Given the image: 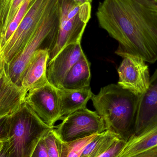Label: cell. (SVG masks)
Instances as JSON below:
<instances>
[{
    "label": "cell",
    "instance_id": "24",
    "mask_svg": "<svg viewBox=\"0 0 157 157\" xmlns=\"http://www.w3.org/2000/svg\"><path fill=\"white\" fill-rule=\"evenodd\" d=\"M130 157H157V146Z\"/></svg>",
    "mask_w": 157,
    "mask_h": 157
},
{
    "label": "cell",
    "instance_id": "3",
    "mask_svg": "<svg viewBox=\"0 0 157 157\" xmlns=\"http://www.w3.org/2000/svg\"><path fill=\"white\" fill-rule=\"evenodd\" d=\"M55 127L44 123L24 102L9 115L6 157H31L40 141Z\"/></svg>",
    "mask_w": 157,
    "mask_h": 157
},
{
    "label": "cell",
    "instance_id": "18",
    "mask_svg": "<svg viewBox=\"0 0 157 157\" xmlns=\"http://www.w3.org/2000/svg\"><path fill=\"white\" fill-rule=\"evenodd\" d=\"M98 135H93L70 142H63L56 136L59 157H81L82 151L85 147Z\"/></svg>",
    "mask_w": 157,
    "mask_h": 157
},
{
    "label": "cell",
    "instance_id": "22",
    "mask_svg": "<svg viewBox=\"0 0 157 157\" xmlns=\"http://www.w3.org/2000/svg\"><path fill=\"white\" fill-rule=\"evenodd\" d=\"M9 117V115L0 117V141L2 143L8 140Z\"/></svg>",
    "mask_w": 157,
    "mask_h": 157
},
{
    "label": "cell",
    "instance_id": "17",
    "mask_svg": "<svg viewBox=\"0 0 157 157\" xmlns=\"http://www.w3.org/2000/svg\"><path fill=\"white\" fill-rule=\"evenodd\" d=\"M119 139H121L117 134L106 130L98 134L85 147L81 157H99Z\"/></svg>",
    "mask_w": 157,
    "mask_h": 157
},
{
    "label": "cell",
    "instance_id": "5",
    "mask_svg": "<svg viewBox=\"0 0 157 157\" xmlns=\"http://www.w3.org/2000/svg\"><path fill=\"white\" fill-rule=\"evenodd\" d=\"M59 24L56 40L49 51L48 62L66 46L81 42L91 17V5L71 0H59Z\"/></svg>",
    "mask_w": 157,
    "mask_h": 157
},
{
    "label": "cell",
    "instance_id": "26",
    "mask_svg": "<svg viewBox=\"0 0 157 157\" xmlns=\"http://www.w3.org/2000/svg\"><path fill=\"white\" fill-rule=\"evenodd\" d=\"M78 4L90 3H92V0H71Z\"/></svg>",
    "mask_w": 157,
    "mask_h": 157
},
{
    "label": "cell",
    "instance_id": "10",
    "mask_svg": "<svg viewBox=\"0 0 157 157\" xmlns=\"http://www.w3.org/2000/svg\"><path fill=\"white\" fill-rule=\"evenodd\" d=\"M84 54L81 42L73 43L63 48L48 63L47 77L49 82L55 87L60 88L67 74Z\"/></svg>",
    "mask_w": 157,
    "mask_h": 157
},
{
    "label": "cell",
    "instance_id": "7",
    "mask_svg": "<svg viewBox=\"0 0 157 157\" xmlns=\"http://www.w3.org/2000/svg\"><path fill=\"white\" fill-rule=\"evenodd\" d=\"M54 132L61 141L70 142L106 131L102 118L96 111L82 109L63 117Z\"/></svg>",
    "mask_w": 157,
    "mask_h": 157
},
{
    "label": "cell",
    "instance_id": "8",
    "mask_svg": "<svg viewBox=\"0 0 157 157\" xmlns=\"http://www.w3.org/2000/svg\"><path fill=\"white\" fill-rule=\"evenodd\" d=\"M24 102L50 127L62 119L57 88L49 82L29 90Z\"/></svg>",
    "mask_w": 157,
    "mask_h": 157
},
{
    "label": "cell",
    "instance_id": "4",
    "mask_svg": "<svg viewBox=\"0 0 157 157\" xmlns=\"http://www.w3.org/2000/svg\"><path fill=\"white\" fill-rule=\"evenodd\" d=\"M59 4L58 0L45 15L38 27L18 55L7 65L6 72L11 80L20 86L25 70L35 52L40 49L49 51L54 44L59 24Z\"/></svg>",
    "mask_w": 157,
    "mask_h": 157
},
{
    "label": "cell",
    "instance_id": "1",
    "mask_svg": "<svg viewBox=\"0 0 157 157\" xmlns=\"http://www.w3.org/2000/svg\"><path fill=\"white\" fill-rule=\"evenodd\" d=\"M96 15L119 49L146 62L157 61V0H103Z\"/></svg>",
    "mask_w": 157,
    "mask_h": 157
},
{
    "label": "cell",
    "instance_id": "28",
    "mask_svg": "<svg viewBox=\"0 0 157 157\" xmlns=\"http://www.w3.org/2000/svg\"><path fill=\"white\" fill-rule=\"evenodd\" d=\"M1 63H2V60H1V58H0V70H1Z\"/></svg>",
    "mask_w": 157,
    "mask_h": 157
},
{
    "label": "cell",
    "instance_id": "23",
    "mask_svg": "<svg viewBox=\"0 0 157 157\" xmlns=\"http://www.w3.org/2000/svg\"><path fill=\"white\" fill-rule=\"evenodd\" d=\"M31 157H48L44 143V138L40 141Z\"/></svg>",
    "mask_w": 157,
    "mask_h": 157
},
{
    "label": "cell",
    "instance_id": "21",
    "mask_svg": "<svg viewBox=\"0 0 157 157\" xmlns=\"http://www.w3.org/2000/svg\"><path fill=\"white\" fill-rule=\"evenodd\" d=\"M54 129L50 131L44 137V143L48 157H59L57 137L54 133Z\"/></svg>",
    "mask_w": 157,
    "mask_h": 157
},
{
    "label": "cell",
    "instance_id": "20",
    "mask_svg": "<svg viewBox=\"0 0 157 157\" xmlns=\"http://www.w3.org/2000/svg\"><path fill=\"white\" fill-rule=\"evenodd\" d=\"M30 2L31 0L24 1L14 17L8 25L6 30L0 36V50L17 29L28 8Z\"/></svg>",
    "mask_w": 157,
    "mask_h": 157
},
{
    "label": "cell",
    "instance_id": "15",
    "mask_svg": "<svg viewBox=\"0 0 157 157\" xmlns=\"http://www.w3.org/2000/svg\"><path fill=\"white\" fill-rule=\"evenodd\" d=\"M90 78V63L84 54L67 74L60 88L78 90L88 87Z\"/></svg>",
    "mask_w": 157,
    "mask_h": 157
},
{
    "label": "cell",
    "instance_id": "2",
    "mask_svg": "<svg viewBox=\"0 0 157 157\" xmlns=\"http://www.w3.org/2000/svg\"><path fill=\"white\" fill-rule=\"evenodd\" d=\"M140 96L118 84H112L101 88L91 100L106 130L127 142L135 134Z\"/></svg>",
    "mask_w": 157,
    "mask_h": 157
},
{
    "label": "cell",
    "instance_id": "14",
    "mask_svg": "<svg viewBox=\"0 0 157 157\" xmlns=\"http://www.w3.org/2000/svg\"><path fill=\"white\" fill-rule=\"evenodd\" d=\"M57 88L62 119L78 110L86 109L93 95L90 87L78 90Z\"/></svg>",
    "mask_w": 157,
    "mask_h": 157
},
{
    "label": "cell",
    "instance_id": "25",
    "mask_svg": "<svg viewBox=\"0 0 157 157\" xmlns=\"http://www.w3.org/2000/svg\"><path fill=\"white\" fill-rule=\"evenodd\" d=\"M2 143V147L0 150V157H6L7 150V142H4Z\"/></svg>",
    "mask_w": 157,
    "mask_h": 157
},
{
    "label": "cell",
    "instance_id": "19",
    "mask_svg": "<svg viewBox=\"0 0 157 157\" xmlns=\"http://www.w3.org/2000/svg\"><path fill=\"white\" fill-rule=\"evenodd\" d=\"M25 0H0V36L6 30Z\"/></svg>",
    "mask_w": 157,
    "mask_h": 157
},
{
    "label": "cell",
    "instance_id": "16",
    "mask_svg": "<svg viewBox=\"0 0 157 157\" xmlns=\"http://www.w3.org/2000/svg\"><path fill=\"white\" fill-rule=\"evenodd\" d=\"M157 146V125L129 139L117 157H130Z\"/></svg>",
    "mask_w": 157,
    "mask_h": 157
},
{
    "label": "cell",
    "instance_id": "11",
    "mask_svg": "<svg viewBox=\"0 0 157 157\" xmlns=\"http://www.w3.org/2000/svg\"><path fill=\"white\" fill-rule=\"evenodd\" d=\"M157 125V68L150 77L147 89L140 96L135 136L138 135Z\"/></svg>",
    "mask_w": 157,
    "mask_h": 157
},
{
    "label": "cell",
    "instance_id": "9",
    "mask_svg": "<svg viewBox=\"0 0 157 157\" xmlns=\"http://www.w3.org/2000/svg\"><path fill=\"white\" fill-rule=\"evenodd\" d=\"M115 53L123 59L117 70V84L137 95H143L148 88L151 77L146 62L119 49Z\"/></svg>",
    "mask_w": 157,
    "mask_h": 157
},
{
    "label": "cell",
    "instance_id": "12",
    "mask_svg": "<svg viewBox=\"0 0 157 157\" xmlns=\"http://www.w3.org/2000/svg\"><path fill=\"white\" fill-rule=\"evenodd\" d=\"M49 50L37 51L29 63L21 79L20 87L25 97L29 90L49 83L47 77Z\"/></svg>",
    "mask_w": 157,
    "mask_h": 157
},
{
    "label": "cell",
    "instance_id": "27",
    "mask_svg": "<svg viewBox=\"0 0 157 157\" xmlns=\"http://www.w3.org/2000/svg\"><path fill=\"white\" fill-rule=\"evenodd\" d=\"M3 143L2 142H1L0 141V150H1V148H2V147Z\"/></svg>",
    "mask_w": 157,
    "mask_h": 157
},
{
    "label": "cell",
    "instance_id": "6",
    "mask_svg": "<svg viewBox=\"0 0 157 157\" xmlns=\"http://www.w3.org/2000/svg\"><path fill=\"white\" fill-rule=\"evenodd\" d=\"M58 0H31L20 25L0 50V58L9 64L23 49L47 12Z\"/></svg>",
    "mask_w": 157,
    "mask_h": 157
},
{
    "label": "cell",
    "instance_id": "13",
    "mask_svg": "<svg viewBox=\"0 0 157 157\" xmlns=\"http://www.w3.org/2000/svg\"><path fill=\"white\" fill-rule=\"evenodd\" d=\"M25 98L21 87L14 83L9 77L5 64L2 60L0 70V117L10 115L15 112L25 102Z\"/></svg>",
    "mask_w": 157,
    "mask_h": 157
}]
</instances>
